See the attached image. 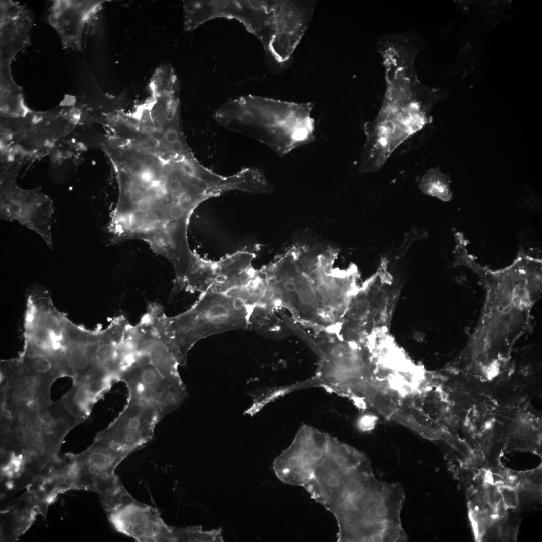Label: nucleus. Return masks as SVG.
Listing matches in <instances>:
<instances>
[{"label": "nucleus", "mask_w": 542, "mask_h": 542, "mask_svg": "<svg viewBox=\"0 0 542 542\" xmlns=\"http://www.w3.org/2000/svg\"><path fill=\"white\" fill-rule=\"evenodd\" d=\"M266 285L262 301L275 309L288 308L302 320L317 325L325 321V313L311 280L300 270L293 256L286 254L263 269Z\"/></svg>", "instance_id": "obj_5"}, {"label": "nucleus", "mask_w": 542, "mask_h": 542, "mask_svg": "<svg viewBox=\"0 0 542 542\" xmlns=\"http://www.w3.org/2000/svg\"><path fill=\"white\" fill-rule=\"evenodd\" d=\"M164 417L154 406L128 397L118 417L97 434L127 457L152 439L156 425Z\"/></svg>", "instance_id": "obj_11"}, {"label": "nucleus", "mask_w": 542, "mask_h": 542, "mask_svg": "<svg viewBox=\"0 0 542 542\" xmlns=\"http://www.w3.org/2000/svg\"><path fill=\"white\" fill-rule=\"evenodd\" d=\"M107 1H54L48 22L57 32L64 48L81 50L86 26Z\"/></svg>", "instance_id": "obj_14"}, {"label": "nucleus", "mask_w": 542, "mask_h": 542, "mask_svg": "<svg viewBox=\"0 0 542 542\" xmlns=\"http://www.w3.org/2000/svg\"><path fill=\"white\" fill-rule=\"evenodd\" d=\"M102 333V330H90L73 324L66 352L73 374V382L112 381L99 364Z\"/></svg>", "instance_id": "obj_15"}, {"label": "nucleus", "mask_w": 542, "mask_h": 542, "mask_svg": "<svg viewBox=\"0 0 542 542\" xmlns=\"http://www.w3.org/2000/svg\"><path fill=\"white\" fill-rule=\"evenodd\" d=\"M179 133L177 130L171 129L167 131L165 138L168 143L172 144L180 139Z\"/></svg>", "instance_id": "obj_23"}, {"label": "nucleus", "mask_w": 542, "mask_h": 542, "mask_svg": "<svg viewBox=\"0 0 542 542\" xmlns=\"http://www.w3.org/2000/svg\"><path fill=\"white\" fill-rule=\"evenodd\" d=\"M503 498L506 503L509 505H515L517 496L515 492L508 489H503L502 491Z\"/></svg>", "instance_id": "obj_22"}, {"label": "nucleus", "mask_w": 542, "mask_h": 542, "mask_svg": "<svg viewBox=\"0 0 542 542\" xmlns=\"http://www.w3.org/2000/svg\"><path fill=\"white\" fill-rule=\"evenodd\" d=\"M475 271L484 287L485 300L455 362L464 372L490 380L509 367L514 346L532 329V308L541 295V273L519 260L501 270L478 266Z\"/></svg>", "instance_id": "obj_1"}, {"label": "nucleus", "mask_w": 542, "mask_h": 542, "mask_svg": "<svg viewBox=\"0 0 542 542\" xmlns=\"http://www.w3.org/2000/svg\"><path fill=\"white\" fill-rule=\"evenodd\" d=\"M363 394L367 398H373L378 393V389L376 385L371 383H366L362 386Z\"/></svg>", "instance_id": "obj_21"}, {"label": "nucleus", "mask_w": 542, "mask_h": 542, "mask_svg": "<svg viewBox=\"0 0 542 542\" xmlns=\"http://www.w3.org/2000/svg\"><path fill=\"white\" fill-rule=\"evenodd\" d=\"M495 411L504 426L505 449L536 452L539 450L541 415L530 402L513 406L496 407Z\"/></svg>", "instance_id": "obj_16"}, {"label": "nucleus", "mask_w": 542, "mask_h": 542, "mask_svg": "<svg viewBox=\"0 0 542 542\" xmlns=\"http://www.w3.org/2000/svg\"><path fill=\"white\" fill-rule=\"evenodd\" d=\"M63 462H64V460H63ZM64 467H65V465H64ZM65 473H66V472H65ZM66 478H67V476H66ZM67 482H68V481H67ZM68 486H69V485H68ZM69 488H70V487H69Z\"/></svg>", "instance_id": "obj_27"}, {"label": "nucleus", "mask_w": 542, "mask_h": 542, "mask_svg": "<svg viewBox=\"0 0 542 542\" xmlns=\"http://www.w3.org/2000/svg\"><path fill=\"white\" fill-rule=\"evenodd\" d=\"M116 530L138 541H179V528L168 526L155 508L133 498L107 514Z\"/></svg>", "instance_id": "obj_13"}, {"label": "nucleus", "mask_w": 542, "mask_h": 542, "mask_svg": "<svg viewBox=\"0 0 542 542\" xmlns=\"http://www.w3.org/2000/svg\"><path fill=\"white\" fill-rule=\"evenodd\" d=\"M171 149L174 154H181L185 152L184 145L180 139L172 143Z\"/></svg>", "instance_id": "obj_24"}, {"label": "nucleus", "mask_w": 542, "mask_h": 542, "mask_svg": "<svg viewBox=\"0 0 542 542\" xmlns=\"http://www.w3.org/2000/svg\"><path fill=\"white\" fill-rule=\"evenodd\" d=\"M145 167L143 163L136 162L131 165V173L133 174H138L141 173L144 170Z\"/></svg>", "instance_id": "obj_25"}, {"label": "nucleus", "mask_w": 542, "mask_h": 542, "mask_svg": "<svg viewBox=\"0 0 542 542\" xmlns=\"http://www.w3.org/2000/svg\"><path fill=\"white\" fill-rule=\"evenodd\" d=\"M143 163L145 167L152 168L155 165V160L153 157L147 156L143 159Z\"/></svg>", "instance_id": "obj_26"}, {"label": "nucleus", "mask_w": 542, "mask_h": 542, "mask_svg": "<svg viewBox=\"0 0 542 542\" xmlns=\"http://www.w3.org/2000/svg\"><path fill=\"white\" fill-rule=\"evenodd\" d=\"M451 180L448 175L442 173L439 167L428 170L421 178L419 187L423 193L435 197L443 201L452 198L450 189Z\"/></svg>", "instance_id": "obj_18"}, {"label": "nucleus", "mask_w": 542, "mask_h": 542, "mask_svg": "<svg viewBox=\"0 0 542 542\" xmlns=\"http://www.w3.org/2000/svg\"><path fill=\"white\" fill-rule=\"evenodd\" d=\"M84 421L61 399L52 401L24 415L19 430L20 440L25 447L38 448L52 457H58L65 437Z\"/></svg>", "instance_id": "obj_9"}, {"label": "nucleus", "mask_w": 542, "mask_h": 542, "mask_svg": "<svg viewBox=\"0 0 542 542\" xmlns=\"http://www.w3.org/2000/svg\"><path fill=\"white\" fill-rule=\"evenodd\" d=\"M374 418L368 415L362 416L358 421V426L362 430H369L374 425Z\"/></svg>", "instance_id": "obj_20"}, {"label": "nucleus", "mask_w": 542, "mask_h": 542, "mask_svg": "<svg viewBox=\"0 0 542 542\" xmlns=\"http://www.w3.org/2000/svg\"><path fill=\"white\" fill-rule=\"evenodd\" d=\"M313 104L248 95L224 103L216 120L226 128L253 138L282 157L316 140Z\"/></svg>", "instance_id": "obj_3"}, {"label": "nucleus", "mask_w": 542, "mask_h": 542, "mask_svg": "<svg viewBox=\"0 0 542 542\" xmlns=\"http://www.w3.org/2000/svg\"><path fill=\"white\" fill-rule=\"evenodd\" d=\"M243 289L222 292L208 290L188 310L162 318L167 344L179 366H184L190 349L211 335L236 329H247L252 308Z\"/></svg>", "instance_id": "obj_4"}, {"label": "nucleus", "mask_w": 542, "mask_h": 542, "mask_svg": "<svg viewBox=\"0 0 542 542\" xmlns=\"http://www.w3.org/2000/svg\"><path fill=\"white\" fill-rule=\"evenodd\" d=\"M0 22L1 94L10 96L21 91L13 80L11 65L16 54L30 44L33 18L19 2L1 1Z\"/></svg>", "instance_id": "obj_12"}, {"label": "nucleus", "mask_w": 542, "mask_h": 542, "mask_svg": "<svg viewBox=\"0 0 542 542\" xmlns=\"http://www.w3.org/2000/svg\"><path fill=\"white\" fill-rule=\"evenodd\" d=\"M0 216L5 221H17L38 234L50 249L53 248L52 223L54 207L51 200L36 190H24L6 178L3 180Z\"/></svg>", "instance_id": "obj_10"}, {"label": "nucleus", "mask_w": 542, "mask_h": 542, "mask_svg": "<svg viewBox=\"0 0 542 542\" xmlns=\"http://www.w3.org/2000/svg\"><path fill=\"white\" fill-rule=\"evenodd\" d=\"M40 514L43 513L38 503L24 492L1 511V541L17 540Z\"/></svg>", "instance_id": "obj_17"}, {"label": "nucleus", "mask_w": 542, "mask_h": 542, "mask_svg": "<svg viewBox=\"0 0 542 542\" xmlns=\"http://www.w3.org/2000/svg\"><path fill=\"white\" fill-rule=\"evenodd\" d=\"M73 324L55 307L46 289L38 285L29 289L23 349L67 362L66 352Z\"/></svg>", "instance_id": "obj_6"}, {"label": "nucleus", "mask_w": 542, "mask_h": 542, "mask_svg": "<svg viewBox=\"0 0 542 542\" xmlns=\"http://www.w3.org/2000/svg\"><path fill=\"white\" fill-rule=\"evenodd\" d=\"M279 327V321L274 310L259 304L252 307L248 317L247 329L270 331H276Z\"/></svg>", "instance_id": "obj_19"}, {"label": "nucleus", "mask_w": 542, "mask_h": 542, "mask_svg": "<svg viewBox=\"0 0 542 542\" xmlns=\"http://www.w3.org/2000/svg\"><path fill=\"white\" fill-rule=\"evenodd\" d=\"M392 62L385 61L387 86L381 108L363 126L366 142L359 168L362 174L381 170L401 144L431 123V109L443 98L441 91L424 86L412 71L408 76L407 66L404 71Z\"/></svg>", "instance_id": "obj_2"}, {"label": "nucleus", "mask_w": 542, "mask_h": 542, "mask_svg": "<svg viewBox=\"0 0 542 542\" xmlns=\"http://www.w3.org/2000/svg\"><path fill=\"white\" fill-rule=\"evenodd\" d=\"M53 383L25 367L17 357L1 362V413L16 415L52 401Z\"/></svg>", "instance_id": "obj_8"}, {"label": "nucleus", "mask_w": 542, "mask_h": 542, "mask_svg": "<svg viewBox=\"0 0 542 542\" xmlns=\"http://www.w3.org/2000/svg\"></svg>", "instance_id": "obj_28"}, {"label": "nucleus", "mask_w": 542, "mask_h": 542, "mask_svg": "<svg viewBox=\"0 0 542 542\" xmlns=\"http://www.w3.org/2000/svg\"><path fill=\"white\" fill-rule=\"evenodd\" d=\"M119 381L126 385L128 397L155 406L164 416L178 408L187 397L180 377L165 375L142 352H132L129 356Z\"/></svg>", "instance_id": "obj_7"}]
</instances>
